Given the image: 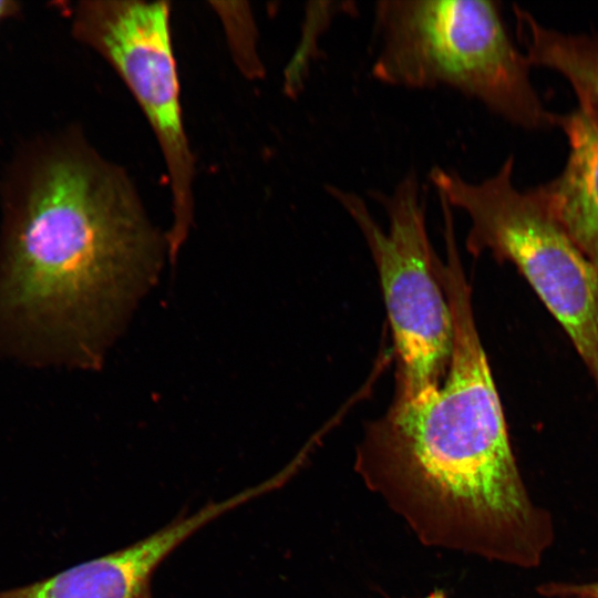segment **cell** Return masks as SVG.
<instances>
[{
  "mask_svg": "<svg viewBox=\"0 0 598 598\" xmlns=\"http://www.w3.org/2000/svg\"><path fill=\"white\" fill-rule=\"evenodd\" d=\"M167 237L126 173L82 136L30 150L0 233V357L92 370L154 286Z\"/></svg>",
  "mask_w": 598,
  "mask_h": 598,
  "instance_id": "6da1fadb",
  "label": "cell"
},
{
  "mask_svg": "<svg viewBox=\"0 0 598 598\" xmlns=\"http://www.w3.org/2000/svg\"><path fill=\"white\" fill-rule=\"evenodd\" d=\"M442 281L454 322L447 373L368 423L355 471L422 543L534 567L553 540L551 522L516 465L458 257L447 259Z\"/></svg>",
  "mask_w": 598,
  "mask_h": 598,
  "instance_id": "7a4b0ae2",
  "label": "cell"
},
{
  "mask_svg": "<svg viewBox=\"0 0 598 598\" xmlns=\"http://www.w3.org/2000/svg\"><path fill=\"white\" fill-rule=\"evenodd\" d=\"M378 53L371 74L410 90L447 87L526 128L557 125L512 42L497 2L385 0L374 7Z\"/></svg>",
  "mask_w": 598,
  "mask_h": 598,
  "instance_id": "3957f363",
  "label": "cell"
},
{
  "mask_svg": "<svg viewBox=\"0 0 598 598\" xmlns=\"http://www.w3.org/2000/svg\"><path fill=\"white\" fill-rule=\"evenodd\" d=\"M514 159L482 182L433 167L429 179L452 208L466 213V248L512 262L565 329L598 391V268L555 219L536 188L513 184Z\"/></svg>",
  "mask_w": 598,
  "mask_h": 598,
  "instance_id": "277c9868",
  "label": "cell"
},
{
  "mask_svg": "<svg viewBox=\"0 0 598 598\" xmlns=\"http://www.w3.org/2000/svg\"><path fill=\"white\" fill-rule=\"evenodd\" d=\"M330 195L360 229L375 264L395 358L392 401L413 400L443 382L454 346V322L441 264L426 230L425 202L414 172L391 193L372 195L384 208V231L365 202L333 185Z\"/></svg>",
  "mask_w": 598,
  "mask_h": 598,
  "instance_id": "5b68a950",
  "label": "cell"
},
{
  "mask_svg": "<svg viewBox=\"0 0 598 598\" xmlns=\"http://www.w3.org/2000/svg\"><path fill=\"white\" fill-rule=\"evenodd\" d=\"M167 1H82L74 37L116 71L144 112L169 176L172 225L168 258L176 259L194 216L195 161L186 135Z\"/></svg>",
  "mask_w": 598,
  "mask_h": 598,
  "instance_id": "8992f818",
  "label": "cell"
},
{
  "mask_svg": "<svg viewBox=\"0 0 598 598\" xmlns=\"http://www.w3.org/2000/svg\"><path fill=\"white\" fill-rule=\"evenodd\" d=\"M271 488V484L265 482L227 499L209 503L122 549L49 578L0 590V598H153L152 576L175 548L215 518Z\"/></svg>",
  "mask_w": 598,
  "mask_h": 598,
  "instance_id": "52a82bcc",
  "label": "cell"
},
{
  "mask_svg": "<svg viewBox=\"0 0 598 598\" xmlns=\"http://www.w3.org/2000/svg\"><path fill=\"white\" fill-rule=\"evenodd\" d=\"M569 155L561 174L536 188L551 215L598 268V102L558 115Z\"/></svg>",
  "mask_w": 598,
  "mask_h": 598,
  "instance_id": "ba28073f",
  "label": "cell"
},
{
  "mask_svg": "<svg viewBox=\"0 0 598 598\" xmlns=\"http://www.w3.org/2000/svg\"><path fill=\"white\" fill-rule=\"evenodd\" d=\"M214 4L227 30L237 63L247 76L260 78L265 69L256 50V25L249 9Z\"/></svg>",
  "mask_w": 598,
  "mask_h": 598,
  "instance_id": "9c48e42d",
  "label": "cell"
},
{
  "mask_svg": "<svg viewBox=\"0 0 598 598\" xmlns=\"http://www.w3.org/2000/svg\"><path fill=\"white\" fill-rule=\"evenodd\" d=\"M330 3L323 2V8H317V2L313 3L315 28H310V24L306 21L301 44L285 72V90L290 95L297 94L300 90L299 86L306 74L305 70L309 64L310 52L316 49L317 35L324 30L329 24V20L333 18L339 9L328 8Z\"/></svg>",
  "mask_w": 598,
  "mask_h": 598,
  "instance_id": "30bf717a",
  "label": "cell"
},
{
  "mask_svg": "<svg viewBox=\"0 0 598 598\" xmlns=\"http://www.w3.org/2000/svg\"><path fill=\"white\" fill-rule=\"evenodd\" d=\"M539 592L550 598H598V581L590 584H547Z\"/></svg>",
  "mask_w": 598,
  "mask_h": 598,
  "instance_id": "8fae6325",
  "label": "cell"
},
{
  "mask_svg": "<svg viewBox=\"0 0 598 598\" xmlns=\"http://www.w3.org/2000/svg\"><path fill=\"white\" fill-rule=\"evenodd\" d=\"M18 10L17 3L0 0V20L12 16Z\"/></svg>",
  "mask_w": 598,
  "mask_h": 598,
  "instance_id": "7c38bea8",
  "label": "cell"
},
{
  "mask_svg": "<svg viewBox=\"0 0 598 598\" xmlns=\"http://www.w3.org/2000/svg\"><path fill=\"white\" fill-rule=\"evenodd\" d=\"M424 598H446L445 594L441 590H435Z\"/></svg>",
  "mask_w": 598,
  "mask_h": 598,
  "instance_id": "4fadbf2b",
  "label": "cell"
}]
</instances>
